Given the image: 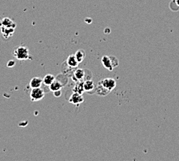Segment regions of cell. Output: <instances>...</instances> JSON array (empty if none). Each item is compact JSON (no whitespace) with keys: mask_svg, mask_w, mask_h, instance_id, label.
<instances>
[{"mask_svg":"<svg viewBox=\"0 0 179 161\" xmlns=\"http://www.w3.org/2000/svg\"><path fill=\"white\" fill-rule=\"evenodd\" d=\"M12 54H13V57L19 61H25L30 59V53H29V49L26 46H17L14 50Z\"/></svg>","mask_w":179,"mask_h":161,"instance_id":"obj_1","label":"cell"},{"mask_svg":"<svg viewBox=\"0 0 179 161\" xmlns=\"http://www.w3.org/2000/svg\"><path fill=\"white\" fill-rule=\"evenodd\" d=\"M101 62L104 67L109 71H112L114 67L118 66V60L114 56H104Z\"/></svg>","mask_w":179,"mask_h":161,"instance_id":"obj_2","label":"cell"},{"mask_svg":"<svg viewBox=\"0 0 179 161\" xmlns=\"http://www.w3.org/2000/svg\"><path fill=\"white\" fill-rule=\"evenodd\" d=\"M45 92L43 89H42L41 87L40 88H32L31 91H30V99L32 101H40L44 98Z\"/></svg>","mask_w":179,"mask_h":161,"instance_id":"obj_3","label":"cell"},{"mask_svg":"<svg viewBox=\"0 0 179 161\" xmlns=\"http://www.w3.org/2000/svg\"><path fill=\"white\" fill-rule=\"evenodd\" d=\"M100 84L102 85L110 92L116 87V81L113 78H106V79L101 80Z\"/></svg>","mask_w":179,"mask_h":161,"instance_id":"obj_4","label":"cell"},{"mask_svg":"<svg viewBox=\"0 0 179 161\" xmlns=\"http://www.w3.org/2000/svg\"><path fill=\"white\" fill-rule=\"evenodd\" d=\"M84 99H83V95L81 94H79V93L73 92L71 95V96L69 99V101L72 104L76 105H78L81 104L83 102Z\"/></svg>","mask_w":179,"mask_h":161,"instance_id":"obj_5","label":"cell"},{"mask_svg":"<svg viewBox=\"0 0 179 161\" xmlns=\"http://www.w3.org/2000/svg\"><path fill=\"white\" fill-rule=\"evenodd\" d=\"M85 77V71L83 69H77L74 71L73 75V79L75 80L76 82L78 81H83Z\"/></svg>","mask_w":179,"mask_h":161,"instance_id":"obj_6","label":"cell"},{"mask_svg":"<svg viewBox=\"0 0 179 161\" xmlns=\"http://www.w3.org/2000/svg\"><path fill=\"white\" fill-rule=\"evenodd\" d=\"M14 30L15 28L13 27H1V32L2 34L3 37L5 39H9L13 35Z\"/></svg>","mask_w":179,"mask_h":161,"instance_id":"obj_7","label":"cell"},{"mask_svg":"<svg viewBox=\"0 0 179 161\" xmlns=\"http://www.w3.org/2000/svg\"><path fill=\"white\" fill-rule=\"evenodd\" d=\"M43 80L42 78H38V77H35L33 78L30 81V87L31 88H40L42 86Z\"/></svg>","mask_w":179,"mask_h":161,"instance_id":"obj_8","label":"cell"},{"mask_svg":"<svg viewBox=\"0 0 179 161\" xmlns=\"http://www.w3.org/2000/svg\"><path fill=\"white\" fill-rule=\"evenodd\" d=\"M83 88H84V91H87V92H92V91H94L96 87H95L93 80H86L85 81H83Z\"/></svg>","mask_w":179,"mask_h":161,"instance_id":"obj_9","label":"cell"},{"mask_svg":"<svg viewBox=\"0 0 179 161\" xmlns=\"http://www.w3.org/2000/svg\"><path fill=\"white\" fill-rule=\"evenodd\" d=\"M67 64L69 67H72V68H74V67H77L78 66L79 62L77 61V58L75 57V54H71L68 57L67 60Z\"/></svg>","mask_w":179,"mask_h":161,"instance_id":"obj_10","label":"cell"},{"mask_svg":"<svg viewBox=\"0 0 179 161\" xmlns=\"http://www.w3.org/2000/svg\"><path fill=\"white\" fill-rule=\"evenodd\" d=\"M13 27V28H15L16 23L11 20V19L6 17V18H3L2 20H1V22H0V27Z\"/></svg>","mask_w":179,"mask_h":161,"instance_id":"obj_11","label":"cell"},{"mask_svg":"<svg viewBox=\"0 0 179 161\" xmlns=\"http://www.w3.org/2000/svg\"><path fill=\"white\" fill-rule=\"evenodd\" d=\"M95 91L97 92V94L101 96L107 95H108L110 93V91L106 89V88H104L102 85H101L100 83H98L97 86L96 88H95Z\"/></svg>","mask_w":179,"mask_h":161,"instance_id":"obj_12","label":"cell"},{"mask_svg":"<svg viewBox=\"0 0 179 161\" xmlns=\"http://www.w3.org/2000/svg\"><path fill=\"white\" fill-rule=\"evenodd\" d=\"M73 92L79 93V94L83 95V93L84 92V88H83V81H78L76 83V85H74L73 88Z\"/></svg>","mask_w":179,"mask_h":161,"instance_id":"obj_13","label":"cell"},{"mask_svg":"<svg viewBox=\"0 0 179 161\" xmlns=\"http://www.w3.org/2000/svg\"><path fill=\"white\" fill-rule=\"evenodd\" d=\"M49 90H50L51 91L54 92V91H58V90L62 89L63 85L59 81H58V80H55L53 82V83L51 84L50 85H49Z\"/></svg>","mask_w":179,"mask_h":161,"instance_id":"obj_14","label":"cell"},{"mask_svg":"<svg viewBox=\"0 0 179 161\" xmlns=\"http://www.w3.org/2000/svg\"><path fill=\"white\" fill-rule=\"evenodd\" d=\"M85 56H86V53H85L84 51H83V50H78L75 54V57L76 58H77V61L79 62V64L84 60Z\"/></svg>","mask_w":179,"mask_h":161,"instance_id":"obj_15","label":"cell"},{"mask_svg":"<svg viewBox=\"0 0 179 161\" xmlns=\"http://www.w3.org/2000/svg\"><path fill=\"white\" fill-rule=\"evenodd\" d=\"M55 79H56V78H55L54 75H50V74H48V75H46V76L44 77V78H43V83L46 85H47V86H49V85L54 81Z\"/></svg>","mask_w":179,"mask_h":161,"instance_id":"obj_16","label":"cell"},{"mask_svg":"<svg viewBox=\"0 0 179 161\" xmlns=\"http://www.w3.org/2000/svg\"><path fill=\"white\" fill-rule=\"evenodd\" d=\"M15 64H16L15 61H9L7 64V67H14V66H15Z\"/></svg>","mask_w":179,"mask_h":161,"instance_id":"obj_17","label":"cell"},{"mask_svg":"<svg viewBox=\"0 0 179 161\" xmlns=\"http://www.w3.org/2000/svg\"><path fill=\"white\" fill-rule=\"evenodd\" d=\"M61 90H58V91H56L54 92V95L55 97H60L61 96Z\"/></svg>","mask_w":179,"mask_h":161,"instance_id":"obj_18","label":"cell"},{"mask_svg":"<svg viewBox=\"0 0 179 161\" xmlns=\"http://www.w3.org/2000/svg\"><path fill=\"white\" fill-rule=\"evenodd\" d=\"M174 2L176 3L177 6H178V9H179V0H174Z\"/></svg>","mask_w":179,"mask_h":161,"instance_id":"obj_19","label":"cell"}]
</instances>
